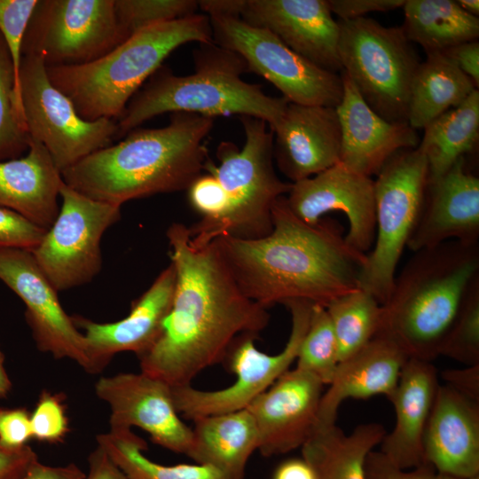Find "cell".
<instances>
[{"mask_svg":"<svg viewBox=\"0 0 479 479\" xmlns=\"http://www.w3.org/2000/svg\"><path fill=\"white\" fill-rule=\"evenodd\" d=\"M476 89L475 82L444 53L427 54L412 82L408 125L415 130L424 129L460 105Z\"/></svg>","mask_w":479,"mask_h":479,"instance_id":"f546056e","label":"cell"},{"mask_svg":"<svg viewBox=\"0 0 479 479\" xmlns=\"http://www.w3.org/2000/svg\"><path fill=\"white\" fill-rule=\"evenodd\" d=\"M408 358L397 343L377 334L358 351L339 362L321 397L317 428L335 424L339 407L347 399L378 395L389 399Z\"/></svg>","mask_w":479,"mask_h":479,"instance_id":"484cf974","label":"cell"},{"mask_svg":"<svg viewBox=\"0 0 479 479\" xmlns=\"http://www.w3.org/2000/svg\"><path fill=\"white\" fill-rule=\"evenodd\" d=\"M95 393L110 408L109 429L139 428L156 444L188 457L192 429L181 420L169 384L142 372L121 373L99 378Z\"/></svg>","mask_w":479,"mask_h":479,"instance_id":"2e32d148","label":"cell"},{"mask_svg":"<svg viewBox=\"0 0 479 479\" xmlns=\"http://www.w3.org/2000/svg\"><path fill=\"white\" fill-rule=\"evenodd\" d=\"M240 19L269 30L322 69L341 74L339 24L327 0H243Z\"/></svg>","mask_w":479,"mask_h":479,"instance_id":"d6986e66","label":"cell"},{"mask_svg":"<svg viewBox=\"0 0 479 479\" xmlns=\"http://www.w3.org/2000/svg\"><path fill=\"white\" fill-rule=\"evenodd\" d=\"M291 211L309 224L318 223L329 212L345 215L349 230L345 240L366 255L375 239L374 180L338 162L306 179L292 184L286 195Z\"/></svg>","mask_w":479,"mask_h":479,"instance_id":"e0dca14e","label":"cell"},{"mask_svg":"<svg viewBox=\"0 0 479 479\" xmlns=\"http://www.w3.org/2000/svg\"><path fill=\"white\" fill-rule=\"evenodd\" d=\"M166 234L174 297L158 338L137 357L142 373L177 387L224 361L240 335L258 336L270 315L242 293L213 241L197 240L181 223Z\"/></svg>","mask_w":479,"mask_h":479,"instance_id":"6da1fadb","label":"cell"},{"mask_svg":"<svg viewBox=\"0 0 479 479\" xmlns=\"http://www.w3.org/2000/svg\"><path fill=\"white\" fill-rule=\"evenodd\" d=\"M12 389V381L4 365V356L0 349V398H6Z\"/></svg>","mask_w":479,"mask_h":479,"instance_id":"db71d44e","label":"cell"},{"mask_svg":"<svg viewBox=\"0 0 479 479\" xmlns=\"http://www.w3.org/2000/svg\"><path fill=\"white\" fill-rule=\"evenodd\" d=\"M194 72L177 75L161 66L129 101L116 120V138L164 113L216 116H251L269 128L282 117L289 101L264 93L259 84L247 82V63L236 52L214 42L199 43L193 51Z\"/></svg>","mask_w":479,"mask_h":479,"instance_id":"5b68a950","label":"cell"},{"mask_svg":"<svg viewBox=\"0 0 479 479\" xmlns=\"http://www.w3.org/2000/svg\"><path fill=\"white\" fill-rule=\"evenodd\" d=\"M65 396L43 390L32 412V439L47 444L61 443L70 431Z\"/></svg>","mask_w":479,"mask_h":479,"instance_id":"60d3db41","label":"cell"},{"mask_svg":"<svg viewBox=\"0 0 479 479\" xmlns=\"http://www.w3.org/2000/svg\"><path fill=\"white\" fill-rule=\"evenodd\" d=\"M36 460L38 457L29 445L19 450L0 447V479H21Z\"/></svg>","mask_w":479,"mask_h":479,"instance_id":"7dc6e473","label":"cell"},{"mask_svg":"<svg viewBox=\"0 0 479 479\" xmlns=\"http://www.w3.org/2000/svg\"><path fill=\"white\" fill-rule=\"evenodd\" d=\"M61 172L46 148L29 137L27 153L0 161V207L48 230L59 212Z\"/></svg>","mask_w":479,"mask_h":479,"instance_id":"4316f807","label":"cell"},{"mask_svg":"<svg viewBox=\"0 0 479 479\" xmlns=\"http://www.w3.org/2000/svg\"><path fill=\"white\" fill-rule=\"evenodd\" d=\"M342 72L383 119L407 123L410 90L420 57L402 27L366 17L338 20Z\"/></svg>","mask_w":479,"mask_h":479,"instance_id":"ba28073f","label":"cell"},{"mask_svg":"<svg viewBox=\"0 0 479 479\" xmlns=\"http://www.w3.org/2000/svg\"><path fill=\"white\" fill-rule=\"evenodd\" d=\"M450 240L479 242V178L468 170L465 157L428 182L407 247L416 252Z\"/></svg>","mask_w":479,"mask_h":479,"instance_id":"7402d4cb","label":"cell"},{"mask_svg":"<svg viewBox=\"0 0 479 479\" xmlns=\"http://www.w3.org/2000/svg\"><path fill=\"white\" fill-rule=\"evenodd\" d=\"M459 5L467 13L478 17L479 1L478 0H458Z\"/></svg>","mask_w":479,"mask_h":479,"instance_id":"11a10c76","label":"cell"},{"mask_svg":"<svg viewBox=\"0 0 479 479\" xmlns=\"http://www.w3.org/2000/svg\"><path fill=\"white\" fill-rule=\"evenodd\" d=\"M192 446L188 455L196 463L212 466L232 479H243L247 463L258 450L259 436L252 414L240 411L193 420Z\"/></svg>","mask_w":479,"mask_h":479,"instance_id":"83f0119b","label":"cell"},{"mask_svg":"<svg viewBox=\"0 0 479 479\" xmlns=\"http://www.w3.org/2000/svg\"><path fill=\"white\" fill-rule=\"evenodd\" d=\"M86 474L75 464L52 467L36 460L21 479H85Z\"/></svg>","mask_w":479,"mask_h":479,"instance_id":"681fc988","label":"cell"},{"mask_svg":"<svg viewBox=\"0 0 479 479\" xmlns=\"http://www.w3.org/2000/svg\"><path fill=\"white\" fill-rule=\"evenodd\" d=\"M272 479H318L311 467L302 459H289L280 463Z\"/></svg>","mask_w":479,"mask_h":479,"instance_id":"816d5d0a","label":"cell"},{"mask_svg":"<svg viewBox=\"0 0 479 479\" xmlns=\"http://www.w3.org/2000/svg\"><path fill=\"white\" fill-rule=\"evenodd\" d=\"M376 176L375 239L360 269L358 288L383 304L420 214L428 180V161L417 147L404 149L392 155Z\"/></svg>","mask_w":479,"mask_h":479,"instance_id":"9c48e42d","label":"cell"},{"mask_svg":"<svg viewBox=\"0 0 479 479\" xmlns=\"http://www.w3.org/2000/svg\"><path fill=\"white\" fill-rule=\"evenodd\" d=\"M199 9L211 16L240 17L243 0H201L198 1Z\"/></svg>","mask_w":479,"mask_h":479,"instance_id":"f5cc1de1","label":"cell"},{"mask_svg":"<svg viewBox=\"0 0 479 479\" xmlns=\"http://www.w3.org/2000/svg\"><path fill=\"white\" fill-rule=\"evenodd\" d=\"M213 41L239 54L248 71L272 83L290 103L336 107L342 98L341 74L314 65L265 28L240 17L211 16Z\"/></svg>","mask_w":479,"mask_h":479,"instance_id":"4fadbf2b","label":"cell"},{"mask_svg":"<svg viewBox=\"0 0 479 479\" xmlns=\"http://www.w3.org/2000/svg\"><path fill=\"white\" fill-rule=\"evenodd\" d=\"M191 206L201 215V219L189 228L191 236L208 234L225 216L228 197L218 179L204 172L188 187Z\"/></svg>","mask_w":479,"mask_h":479,"instance_id":"ab89813d","label":"cell"},{"mask_svg":"<svg viewBox=\"0 0 479 479\" xmlns=\"http://www.w3.org/2000/svg\"><path fill=\"white\" fill-rule=\"evenodd\" d=\"M273 133V158L295 183L340 162L341 126L335 107L288 103Z\"/></svg>","mask_w":479,"mask_h":479,"instance_id":"44dd1931","label":"cell"},{"mask_svg":"<svg viewBox=\"0 0 479 479\" xmlns=\"http://www.w3.org/2000/svg\"><path fill=\"white\" fill-rule=\"evenodd\" d=\"M386 433L375 422L360 424L349 435L336 424L319 427L301 447L302 458L318 479H366V459Z\"/></svg>","mask_w":479,"mask_h":479,"instance_id":"f1b7e54d","label":"cell"},{"mask_svg":"<svg viewBox=\"0 0 479 479\" xmlns=\"http://www.w3.org/2000/svg\"><path fill=\"white\" fill-rule=\"evenodd\" d=\"M0 280L26 307L25 318L37 349L57 359L69 358L92 373L86 340L72 316L62 308L58 291L37 265L32 253L0 249Z\"/></svg>","mask_w":479,"mask_h":479,"instance_id":"9a60e30c","label":"cell"},{"mask_svg":"<svg viewBox=\"0 0 479 479\" xmlns=\"http://www.w3.org/2000/svg\"><path fill=\"white\" fill-rule=\"evenodd\" d=\"M59 196L57 218L31 251L58 292L87 284L99 272L101 238L121 217L120 206L90 199L64 181Z\"/></svg>","mask_w":479,"mask_h":479,"instance_id":"5bb4252c","label":"cell"},{"mask_svg":"<svg viewBox=\"0 0 479 479\" xmlns=\"http://www.w3.org/2000/svg\"><path fill=\"white\" fill-rule=\"evenodd\" d=\"M323 387L315 376L295 367L248 405L262 455H280L303 445L317 428Z\"/></svg>","mask_w":479,"mask_h":479,"instance_id":"ac0fdd59","label":"cell"},{"mask_svg":"<svg viewBox=\"0 0 479 479\" xmlns=\"http://www.w3.org/2000/svg\"><path fill=\"white\" fill-rule=\"evenodd\" d=\"M283 304L291 314V331L284 349L278 354L269 355L255 347V339L257 336L240 335L224 359L235 374V381L217 390H200L191 384L171 387L174 404L179 414L194 420L246 409L289 370L296 360L308 329L313 303L291 300Z\"/></svg>","mask_w":479,"mask_h":479,"instance_id":"7c38bea8","label":"cell"},{"mask_svg":"<svg viewBox=\"0 0 479 479\" xmlns=\"http://www.w3.org/2000/svg\"><path fill=\"white\" fill-rule=\"evenodd\" d=\"M405 0H327L332 14L340 20H354L376 12H389L402 7Z\"/></svg>","mask_w":479,"mask_h":479,"instance_id":"f6af8a7d","label":"cell"},{"mask_svg":"<svg viewBox=\"0 0 479 479\" xmlns=\"http://www.w3.org/2000/svg\"><path fill=\"white\" fill-rule=\"evenodd\" d=\"M46 230L11 209L0 207V249L34 250Z\"/></svg>","mask_w":479,"mask_h":479,"instance_id":"b9f144b4","label":"cell"},{"mask_svg":"<svg viewBox=\"0 0 479 479\" xmlns=\"http://www.w3.org/2000/svg\"><path fill=\"white\" fill-rule=\"evenodd\" d=\"M442 53L447 56L478 88L479 43L477 40L459 43Z\"/></svg>","mask_w":479,"mask_h":479,"instance_id":"c3c4849f","label":"cell"},{"mask_svg":"<svg viewBox=\"0 0 479 479\" xmlns=\"http://www.w3.org/2000/svg\"><path fill=\"white\" fill-rule=\"evenodd\" d=\"M117 18L130 37L154 25L196 14L195 0H114Z\"/></svg>","mask_w":479,"mask_h":479,"instance_id":"74e56055","label":"cell"},{"mask_svg":"<svg viewBox=\"0 0 479 479\" xmlns=\"http://www.w3.org/2000/svg\"><path fill=\"white\" fill-rule=\"evenodd\" d=\"M28 140L16 113L13 65L0 34V161L18 158L27 151Z\"/></svg>","mask_w":479,"mask_h":479,"instance_id":"8d00e7d4","label":"cell"},{"mask_svg":"<svg viewBox=\"0 0 479 479\" xmlns=\"http://www.w3.org/2000/svg\"><path fill=\"white\" fill-rule=\"evenodd\" d=\"M296 368L329 385L339 364L338 346L325 306L313 304L310 323L296 357Z\"/></svg>","mask_w":479,"mask_h":479,"instance_id":"e575fe53","label":"cell"},{"mask_svg":"<svg viewBox=\"0 0 479 479\" xmlns=\"http://www.w3.org/2000/svg\"><path fill=\"white\" fill-rule=\"evenodd\" d=\"M366 479H458L436 471L429 465L402 469L391 463L381 452L373 451L365 463Z\"/></svg>","mask_w":479,"mask_h":479,"instance_id":"7bdbcfd3","label":"cell"},{"mask_svg":"<svg viewBox=\"0 0 479 479\" xmlns=\"http://www.w3.org/2000/svg\"><path fill=\"white\" fill-rule=\"evenodd\" d=\"M245 143L221 142L216 148V165L208 159L204 172L214 175L228 197V209L223 219L206 235L193 238L210 242L221 235L255 240L272 230V208L288 193L292 183L276 174L273 158V133L268 124L251 116H240Z\"/></svg>","mask_w":479,"mask_h":479,"instance_id":"52a82bcc","label":"cell"},{"mask_svg":"<svg viewBox=\"0 0 479 479\" xmlns=\"http://www.w3.org/2000/svg\"><path fill=\"white\" fill-rule=\"evenodd\" d=\"M32 439L30 412L27 408L0 407V447L19 450Z\"/></svg>","mask_w":479,"mask_h":479,"instance_id":"ee69618b","label":"cell"},{"mask_svg":"<svg viewBox=\"0 0 479 479\" xmlns=\"http://www.w3.org/2000/svg\"><path fill=\"white\" fill-rule=\"evenodd\" d=\"M445 385L462 396L479 403V365L445 369L441 373Z\"/></svg>","mask_w":479,"mask_h":479,"instance_id":"bcb514c9","label":"cell"},{"mask_svg":"<svg viewBox=\"0 0 479 479\" xmlns=\"http://www.w3.org/2000/svg\"><path fill=\"white\" fill-rule=\"evenodd\" d=\"M129 36L117 18L114 0H39L28 22L23 55L46 67L94 61Z\"/></svg>","mask_w":479,"mask_h":479,"instance_id":"30bf717a","label":"cell"},{"mask_svg":"<svg viewBox=\"0 0 479 479\" xmlns=\"http://www.w3.org/2000/svg\"><path fill=\"white\" fill-rule=\"evenodd\" d=\"M191 42H214L208 15L196 13L148 27L94 61L50 66L46 72L51 83L72 101L82 119L116 121L163 60Z\"/></svg>","mask_w":479,"mask_h":479,"instance_id":"8992f818","label":"cell"},{"mask_svg":"<svg viewBox=\"0 0 479 479\" xmlns=\"http://www.w3.org/2000/svg\"><path fill=\"white\" fill-rule=\"evenodd\" d=\"M271 216L272 230L263 238L212 240L247 298L265 309L291 300L326 307L358 288L366 255L349 246L336 220L306 224L291 211L286 195L276 200Z\"/></svg>","mask_w":479,"mask_h":479,"instance_id":"7a4b0ae2","label":"cell"},{"mask_svg":"<svg viewBox=\"0 0 479 479\" xmlns=\"http://www.w3.org/2000/svg\"><path fill=\"white\" fill-rule=\"evenodd\" d=\"M175 287L176 273L169 263L149 288L132 302L130 311L124 318L98 323L82 316H72L75 326L86 340L92 374L102 372L117 353L132 351L139 357L151 348L170 310Z\"/></svg>","mask_w":479,"mask_h":479,"instance_id":"ffe728a7","label":"cell"},{"mask_svg":"<svg viewBox=\"0 0 479 479\" xmlns=\"http://www.w3.org/2000/svg\"><path fill=\"white\" fill-rule=\"evenodd\" d=\"M342 98L335 107L341 126L340 162L372 177L398 151L416 148L420 138L408 123L389 122L373 111L346 75Z\"/></svg>","mask_w":479,"mask_h":479,"instance_id":"603a6c76","label":"cell"},{"mask_svg":"<svg viewBox=\"0 0 479 479\" xmlns=\"http://www.w3.org/2000/svg\"><path fill=\"white\" fill-rule=\"evenodd\" d=\"M214 118L172 113L168 125L137 128L61 172L63 181L98 201L124 202L187 190L209 159L205 139Z\"/></svg>","mask_w":479,"mask_h":479,"instance_id":"3957f363","label":"cell"},{"mask_svg":"<svg viewBox=\"0 0 479 479\" xmlns=\"http://www.w3.org/2000/svg\"><path fill=\"white\" fill-rule=\"evenodd\" d=\"M326 309L337 341L339 362L362 349L379 331L381 304L361 288L332 300Z\"/></svg>","mask_w":479,"mask_h":479,"instance_id":"836d02e7","label":"cell"},{"mask_svg":"<svg viewBox=\"0 0 479 479\" xmlns=\"http://www.w3.org/2000/svg\"><path fill=\"white\" fill-rule=\"evenodd\" d=\"M423 452L426 464L441 474L458 479L479 475V403L440 384Z\"/></svg>","mask_w":479,"mask_h":479,"instance_id":"cb8c5ba5","label":"cell"},{"mask_svg":"<svg viewBox=\"0 0 479 479\" xmlns=\"http://www.w3.org/2000/svg\"><path fill=\"white\" fill-rule=\"evenodd\" d=\"M402 7L405 37L427 54L444 52L479 37L478 17L466 12L457 1L405 0Z\"/></svg>","mask_w":479,"mask_h":479,"instance_id":"4dcf8cb0","label":"cell"},{"mask_svg":"<svg viewBox=\"0 0 479 479\" xmlns=\"http://www.w3.org/2000/svg\"><path fill=\"white\" fill-rule=\"evenodd\" d=\"M20 92L28 137L46 148L60 172L111 145L117 137L115 120L87 121L78 114L72 101L51 83L37 56L23 55Z\"/></svg>","mask_w":479,"mask_h":479,"instance_id":"8fae6325","label":"cell"},{"mask_svg":"<svg viewBox=\"0 0 479 479\" xmlns=\"http://www.w3.org/2000/svg\"><path fill=\"white\" fill-rule=\"evenodd\" d=\"M466 479H479V475L466 478Z\"/></svg>","mask_w":479,"mask_h":479,"instance_id":"9f6ffc18","label":"cell"},{"mask_svg":"<svg viewBox=\"0 0 479 479\" xmlns=\"http://www.w3.org/2000/svg\"><path fill=\"white\" fill-rule=\"evenodd\" d=\"M439 385L432 362L408 358L389 399L395 410V426L380 444V452L399 468L427 465L423 438Z\"/></svg>","mask_w":479,"mask_h":479,"instance_id":"d4e9b609","label":"cell"},{"mask_svg":"<svg viewBox=\"0 0 479 479\" xmlns=\"http://www.w3.org/2000/svg\"><path fill=\"white\" fill-rule=\"evenodd\" d=\"M439 356L464 365H479V278L469 287L442 343Z\"/></svg>","mask_w":479,"mask_h":479,"instance_id":"d590c367","label":"cell"},{"mask_svg":"<svg viewBox=\"0 0 479 479\" xmlns=\"http://www.w3.org/2000/svg\"><path fill=\"white\" fill-rule=\"evenodd\" d=\"M37 4L38 0H0V34L12 61L15 75L16 113L25 130L20 92V74L25 33Z\"/></svg>","mask_w":479,"mask_h":479,"instance_id":"f35d334b","label":"cell"},{"mask_svg":"<svg viewBox=\"0 0 479 479\" xmlns=\"http://www.w3.org/2000/svg\"><path fill=\"white\" fill-rule=\"evenodd\" d=\"M99 446L127 479H232L207 464L162 465L148 459L146 443L131 429H109L97 436Z\"/></svg>","mask_w":479,"mask_h":479,"instance_id":"d6a6232c","label":"cell"},{"mask_svg":"<svg viewBox=\"0 0 479 479\" xmlns=\"http://www.w3.org/2000/svg\"><path fill=\"white\" fill-rule=\"evenodd\" d=\"M417 148L428 164V180L443 176L458 160L471 153L479 137V90L424 129Z\"/></svg>","mask_w":479,"mask_h":479,"instance_id":"1f68e13d","label":"cell"},{"mask_svg":"<svg viewBox=\"0 0 479 479\" xmlns=\"http://www.w3.org/2000/svg\"><path fill=\"white\" fill-rule=\"evenodd\" d=\"M412 253L381 304L377 334L392 340L409 358L432 362L479 278V242L450 240Z\"/></svg>","mask_w":479,"mask_h":479,"instance_id":"277c9868","label":"cell"},{"mask_svg":"<svg viewBox=\"0 0 479 479\" xmlns=\"http://www.w3.org/2000/svg\"><path fill=\"white\" fill-rule=\"evenodd\" d=\"M89 473L85 479H127L122 471L99 447L90 452L88 458Z\"/></svg>","mask_w":479,"mask_h":479,"instance_id":"f907efd6","label":"cell"}]
</instances>
